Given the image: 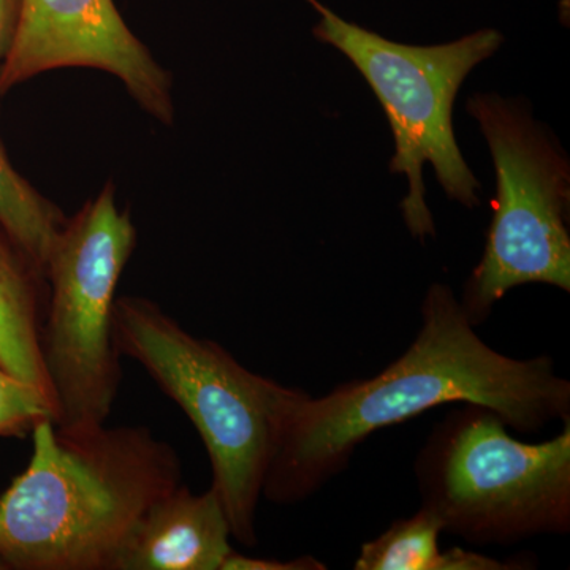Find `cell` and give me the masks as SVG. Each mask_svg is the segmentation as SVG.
<instances>
[{"label": "cell", "instance_id": "6da1fadb", "mask_svg": "<svg viewBox=\"0 0 570 570\" xmlns=\"http://www.w3.org/2000/svg\"><path fill=\"white\" fill-rule=\"evenodd\" d=\"M452 403L489 407L512 430L538 433L554 420L570 422V382L550 356L512 358L494 351L452 288L433 284L414 343L384 371L322 397L298 389L281 423L262 497L298 504L343 472L377 431Z\"/></svg>", "mask_w": 570, "mask_h": 570}, {"label": "cell", "instance_id": "7a4b0ae2", "mask_svg": "<svg viewBox=\"0 0 570 570\" xmlns=\"http://www.w3.org/2000/svg\"><path fill=\"white\" fill-rule=\"evenodd\" d=\"M28 468L0 497L7 570H116L154 502L183 483L178 453L145 426L31 431Z\"/></svg>", "mask_w": 570, "mask_h": 570}, {"label": "cell", "instance_id": "3957f363", "mask_svg": "<svg viewBox=\"0 0 570 570\" xmlns=\"http://www.w3.org/2000/svg\"><path fill=\"white\" fill-rule=\"evenodd\" d=\"M112 340L189 417L213 468L232 538L257 546L255 517L281 423L298 389L243 366L220 344L194 336L148 298L119 296Z\"/></svg>", "mask_w": 570, "mask_h": 570}, {"label": "cell", "instance_id": "277c9868", "mask_svg": "<svg viewBox=\"0 0 570 570\" xmlns=\"http://www.w3.org/2000/svg\"><path fill=\"white\" fill-rule=\"evenodd\" d=\"M527 444L497 412L463 404L434 426L415 460L422 508L442 531L478 546H509L570 530V422Z\"/></svg>", "mask_w": 570, "mask_h": 570}, {"label": "cell", "instance_id": "5b68a950", "mask_svg": "<svg viewBox=\"0 0 570 570\" xmlns=\"http://www.w3.org/2000/svg\"><path fill=\"white\" fill-rule=\"evenodd\" d=\"M307 2L321 13L314 37L354 63L387 115L396 148L390 171L406 175L409 181L400 205L409 232L422 242L434 238L423 183L425 164L433 165L449 198L466 208L480 205V183L460 151L452 112L469 71L498 51L501 33L482 29L452 43L414 47L344 21L317 0Z\"/></svg>", "mask_w": 570, "mask_h": 570}, {"label": "cell", "instance_id": "8992f818", "mask_svg": "<svg viewBox=\"0 0 570 570\" xmlns=\"http://www.w3.org/2000/svg\"><path fill=\"white\" fill-rule=\"evenodd\" d=\"M135 246L132 216L116 204L111 183L66 220L52 246L40 348L59 430H92L110 417L121 384L112 311Z\"/></svg>", "mask_w": 570, "mask_h": 570}, {"label": "cell", "instance_id": "52a82bcc", "mask_svg": "<svg viewBox=\"0 0 570 570\" xmlns=\"http://www.w3.org/2000/svg\"><path fill=\"white\" fill-rule=\"evenodd\" d=\"M468 111L489 142L497 170L485 253L460 299L471 324L479 326L520 285L570 291V170L524 105L498 94H475Z\"/></svg>", "mask_w": 570, "mask_h": 570}, {"label": "cell", "instance_id": "ba28073f", "mask_svg": "<svg viewBox=\"0 0 570 570\" xmlns=\"http://www.w3.org/2000/svg\"><path fill=\"white\" fill-rule=\"evenodd\" d=\"M63 67L115 75L151 118L174 124L170 73L130 31L112 0H24L17 37L0 67V96Z\"/></svg>", "mask_w": 570, "mask_h": 570}, {"label": "cell", "instance_id": "9c48e42d", "mask_svg": "<svg viewBox=\"0 0 570 570\" xmlns=\"http://www.w3.org/2000/svg\"><path fill=\"white\" fill-rule=\"evenodd\" d=\"M232 530L217 491L176 487L142 517L116 570H223Z\"/></svg>", "mask_w": 570, "mask_h": 570}, {"label": "cell", "instance_id": "30bf717a", "mask_svg": "<svg viewBox=\"0 0 570 570\" xmlns=\"http://www.w3.org/2000/svg\"><path fill=\"white\" fill-rule=\"evenodd\" d=\"M43 283L26 255L7 236L0 238V365L52 400L40 348Z\"/></svg>", "mask_w": 570, "mask_h": 570}, {"label": "cell", "instance_id": "8fae6325", "mask_svg": "<svg viewBox=\"0 0 570 570\" xmlns=\"http://www.w3.org/2000/svg\"><path fill=\"white\" fill-rule=\"evenodd\" d=\"M441 521L420 508L415 515L390 524L387 531L363 543L355 570H504L528 568L527 561H499L475 551L441 550Z\"/></svg>", "mask_w": 570, "mask_h": 570}, {"label": "cell", "instance_id": "7c38bea8", "mask_svg": "<svg viewBox=\"0 0 570 570\" xmlns=\"http://www.w3.org/2000/svg\"><path fill=\"white\" fill-rule=\"evenodd\" d=\"M66 220L58 206L14 170L0 142V227L43 276Z\"/></svg>", "mask_w": 570, "mask_h": 570}, {"label": "cell", "instance_id": "4fadbf2b", "mask_svg": "<svg viewBox=\"0 0 570 570\" xmlns=\"http://www.w3.org/2000/svg\"><path fill=\"white\" fill-rule=\"evenodd\" d=\"M43 420L55 422L51 397L0 365V436H24Z\"/></svg>", "mask_w": 570, "mask_h": 570}, {"label": "cell", "instance_id": "5bb4252c", "mask_svg": "<svg viewBox=\"0 0 570 570\" xmlns=\"http://www.w3.org/2000/svg\"><path fill=\"white\" fill-rule=\"evenodd\" d=\"M324 562L313 557H302L294 561L261 560V558L245 557L232 551L223 564V570H322Z\"/></svg>", "mask_w": 570, "mask_h": 570}, {"label": "cell", "instance_id": "9a60e30c", "mask_svg": "<svg viewBox=\"0 0 570 570\" xmlns=\"http://www.w3.org/2000/svg\"><path fill=\"white\" fill-rule=\"evenodd\" d=\"M24 0H0V67L9 55L18 26H20Z\"/></svg>", "mask_w": 570, "mask_h": 570}]
</instances>
